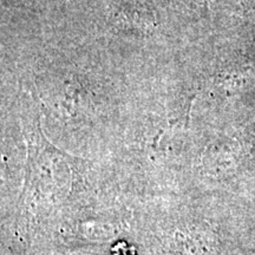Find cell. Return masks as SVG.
<instances>
[{
  "instance_id": "obj_1",
  "label": "cell",
  "mask_w": 255,
  "mask_h": 255,
  "mask_svg": "<svg viewBox=\"0 0 255 255\" xmlns=\"http://www.w3.org/2000/svg\"><path fill=\"white\" fill-rule=\"evenodd\" d=\"M23 131L27 143V161L19 205L24 213L43 202H53L62 194L68 195L72 182L71 167L78 161L47 141L38 114L23 124Z\"/></svg>"
}]
</instances>
